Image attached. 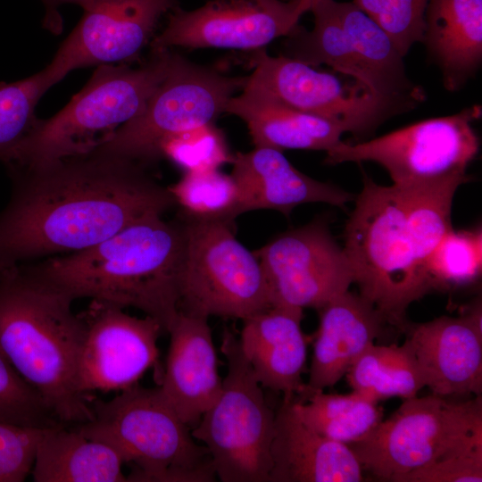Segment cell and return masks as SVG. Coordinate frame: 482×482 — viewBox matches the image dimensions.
I'll return each mask as SVG.
<instances>
[{"instance_id": "31", "label": "cell", "mask_w": 482, "mask_h": 482, "mask_svg": "<svg viewBox=\"0 0 482 482\" xmlns=\"http://www.w3.org/2000/svg\"><path fill=\"white\" fill-rule=\"evenodd\" d=\"M430 290H450L478 280L482 272V231L450 229L424 263Z\"/></svg>"}, {"instance_id": "4", "label": "cell", "mask_w": 482, "mask_h": 482, "mask_svg": "<svg viewBox=\"0 0 482 482\" xmlns=\"http://www.w3.org/2000/svg\"><path fill=\"white\" fill-rule=\"evenodd\" d=\"M353 201L343 245L353 283L390 325L403 330L408 307L431 290L402 193L363 174L362 188Z\"/></svg>"}, {"instance_id": "16", "label": "cell", "mask_w": 482, "mask_h": 482, "mask_svg": "<svg viewBox=\"0 0 482 482\" xmlns=\"http://www.w3.org/2000/svg\"><path fill=\"white\" fill-rule=\"evenodd\" d=\"M179 0H92L48 64L62 79L78 68L133 61Z\"/></svg>"}, {"instance_id": "7", "label": "cell", "mask_w": 482, "mask_h": 482, "mask_svg": "<svg viewBox=\"0 0 482 482\" xmlns=\"http://www.w3.org/2000/svg\"><path fill=\"white\" fill-rule=\"evenodd\" d=\"M220 351L227 374L216 402L191 430L208 450L221 482H269L275 412L245 359L238 337L225 328Z\"/></svg>"}, {"instance_id": "8", "label": "cell", "mask_w": 482, "mask_h": 482, "mask_svg": "<svg viewBox=\"0 0 482 482\" xmlns=\"http://www.w3.org/2000/svg\"><path fill=\"white\" fill-rule=\"evenodd\" d=\"M482 439L481 395L450 402L431 394L403 399L368 435L349 445L363 471L383 481L406 474Z\"/></svg>"}, {"instance_id": "13", "label": "cell", "mask_w": 482, "mask_h": 482, "mask_svg": "<svg viewBox=\"0 0 482 482\" xmlns=\"http://www.w3.org/2000/svg\"><path fill=\"white\" fill-rule=\"evenodd\" d=\"M254 253L271 306L318 310L354 282L344 248L323 220L286 231Z\"/></svg>"}, {"instance_id": "39", "label": "cell", "mask_w": 482, "mask_h": 482, "mask_svg": "<svg viewBox=\"0 0 482 482\" xmlns=\"http://www.w3.org/2000/svg\"><path fill=\"white\" fill-rule=\"evenodd\" d=\"M306 4L309 7V11L311 10L312 6L319 0H304Z\"/></svg>"}, {"instance_id": "23", "label": "cell", "mask_w": 482, "mask_h": 482, "mask_svg": "<svg viewBox=\"0 0 482 482\" xmlns=\"http://www.w3.org/2000/svg\"><path fill=\"white\" fill-rule=\"evenodd\" d=\"M225 112L246 124L254 146L328 151L345 130L321 116L292 108L266 92L247 85L232 96Z\"/></svg>"}, {"instance_id": "28", "label": "cell", "mask_w": 482, "mask_h": 482, "mask_svg": "<svg viewBox=\"0 0 482 482\" xmlns=\"http://www.w3.org/2000/svg\"><path fill=\"white\" fill-rule=\"evenodd\" d=\"M294 407L310 428L345 445L364 437L383 420L378 402L353 390L348 394L315 392L303 401L295 398Z\"/></svg>"}, {"instance_id": "33", "label": "cell", "mask_w": 482, "mask_h": 482, "mask_svg": "<svg viewBox=\"0 0 482 482\" xmlns=\"http://www.w3.org/2000/svg\"><path fill=\"white\" fill-rule=\"evenodd\" d=\"M161 156L186 172L220 169L231 162L234 155L229 150L223 133L212 123L171 137L162 144Z\"/></svg>"}, {"instance_id": "18", "label": "cell", "mask_w": 482, "mask_h": 482, "mask_svg": "<svg viewBox=\"0 0 482 482\" xmlns=\"http://www.w3.org/2000/svg\"><path fill=\"white\" fill-rule=\"evenodd\" d=\"M167 333L170 345L159 387L179 418L195 427L222 389L212 328L208 319L179 312Z\"/></svg>"}, {"instance_id": "9", "label": "cell", "mask_w": 482, "mask_h": 482, "mask_svg": "<svg viewBox=\"0 0 482 482\" xmlns=\"http://www.w3.org/2000/svg\"><path fill=\"white\" fill-rule=\"evenodd\" d=\"M481 106L453 115L420 120L383 136L357 142L340 140L326 151L325 162H372L383 167L397 187L458 182L470 178L467 169L479 150L473 122Z\"/></svg>"}, {"instance_id": "34", "label": "cell", "mask_w": 482, "mask_h": 482, "mask_svg": "<svg viewBox=\"0 0 482 482\" xmlns=\"http://www.w3.org/2000/svg\"><path fill=\"white\" fill-rule=\"evenodd\" d=\"M0 422L41 428L63 425L55 419L38 392L17 373L1 352Z\"/></svg>"}, {"instance_id": "36", "label": "cell", "mask_w": 482, "mask_h": 482, "mask_svg": "<svg viewBox=\"0 0 482 482\" xmlns=\"http://www.w3.org/2000/svg\"><path fill=\"white\" fill-rule=\"evenodd\" d=\"M47 428L0 422V482L26 479L31 473L38 444Z\"/></svg>"}, {"instance_id": "14", "label": "cell", "mask_w": 482, "mask_h": 482, "mask_svg": "<svg viewBox=\"0 0 482 482\" xmlns=\"http://www.w3.org/2000/svg\"><path fill=\"white\" fill-rule=\"evenodd\" d=\"M308 11L304 0H211L192 11L178 6L150 46L258 50L289 36Z\"/></svg>"}, {"instance_id": "11", "label": "cell", "mask_w": 482, "mask_h": 482, "mask_svg": "<svg viewBox=\"0 0 482 482\" xmlns=\"http://www.w3.org/2000/svg\"><path fill=\"white\" fill-rule=\"evenodd\" d=\"M246 80L247 77L225 75L174 53L167 76L144 110L92 152L146 167L162 159L161 147L171 137L214 123Z\"/></svg>"}, {"instance_id": "1", "label": "cell", "mask_w": 482, "mask_h": 482, "mask_svg": "<svg viewBox=\"0 0 482 482\" xmlns=\"http://www.w3.org/2000/svg\"><path fill=\"white\" fill-rule=\"evenodd\" d=\"M12 189L0 212V270L87 249L175 204L137 162L91 152L9 168Z\"/></svg>"}, {"instance_id": "24", "label": "cell", "mask_w": 482, "mask_h": 482, "mask_svg": "<svg viewBox=\"0 0 482 482\" xmlns=\"http://www.w3.org/2000/svg\"><path fill=\"white\" fill-rule=\"evenodd\" d=\"M423 42L445 88H461L482 61V0H429Z\"/></svg>"}, {"instance_id": "26", "label": "cell", "mask_w": 482, "mask_h": 482, "mask_svg": "<svg viewBox=\"0 0 482 482\" xmlns=\"http://www.w3.org/2000/svg\"><path fill=\"white\" fill-rule=\"evenodd\" d=\"M336 2L319 0L312 6L313 29L306 30L298 25L287 37L285 55L316 68L326 64L377 96L369 72L341 25Z\"/></svg>"}, {"instance_id": "19", "label": "cell", "mask_w": 482, "mask_h": 482, "mask_svg": "<svg viewBox=\"0 0 482 482\" xmlns=\"http://www.w3.org/2000/svg\"><path fill=\"white\" fill-rule=\"evenodd\" d=\"M309 378L298 401L336 385L360 354L389 324L366 298L350 289L334 296L318 310Z\"/></svg>"}, {"instance_id": "27", "label": "cell", "mask_w": 482, "mask_h": 482, "mask_svg": "<svg viewBox=\"0 0 482 482\" xmlns=\"http://www.w3.org/2000/svg\"><path fill=\"white\" fill-rule=\"evenodd\" d=\"M353 391L376 402L391 397L418 395L426 386L413 349L405 338L402 345H369L347 370Z\"/></svg>"}, {"instance_id": "35", "label": "cell", "mask_w": 482, "mask_h": 482, "mask_svg": "<svg viewBox=\"0 0 482 482\" xmlns=\"http://www.w3.org/2000/svg\"><path fill=\"white\" fill-rule=\"evenodd\" d=\"M429 0H353L390 37L402 56L423 42Z\"/></svg>"}, {"instance_id": "37", "label": "cell", "mask_w": 482, "mask_h": 482, "mask_svg": "<svg viewBox=\"0 0 482 482\" xmlns=\"http://www.w3.org/2000/svg\"><path fill=\"white\" fill-rule=\"evenodd\" d=\"M482 444L454 451L403 476L399 482H481Z\"/></svg>"}, {"instance_id": "21", "label": "cell", "mask_w": 482, "mask_h": 482, "mask_svg": "<svg viewBox=\"0 0 482 482\" xmlns=\"http://www.w3.org/2000/svg\"><path fill=\"white\" fill-rule=\"evenodd\" d=\"M303 310L271 306L243 320L241 350L262 388L298 399L305 383L303 373L308 338L301 322Z\"/></svg>"}, {"instance_id": "12", "label": "cell", "mask_w": 482, "mask_h": 482, "mask_svg": "<svg viewBox=\"0 0 482 482\" xmlns=\"http://www.w3.org/2000/svg\"><path fill=\"white\" fill-rule=\"evenodd\" d=\"M245 85L296 110L338 123L356 137L367 136L399 111L353 79L319 71L294 58L255 50Z\"/></svg>"}, {"instance_id": "38", "label": "cell", "mask_w": 482, "mask_h": 482, "mask_svg": "<svg viewBox=\"0 0 482 482\" xmlns=\"http://www.w3.org/2000/svg\"><path fill=\"white\" fill-rule=\"evenodd\" d=\"M46 14L44 18V27L50 29L53 33H59L62 29V19L58 13V8L64 4H74L86 9L92 0H42Z\"/></svg>"}, {"instance_id": "22", "label": "cell", "mask_w": 482, "mask_h": 482, "mask_svg": "<svg viewBox=\"0 0 482 482\" xmlns=\"http://www.w3.org/2000/svg\"><path fill=\"white\" fill-rule=\"evenodd\" d=\"M295 398L283 399L275 412L269 482L362 481L363 470L349 445L306 426L294 407Z\"/></svg>"}, {"instance_id": "2", "label": "cell", "mask_w": 482, "mask_h": 482, "mask_svg": "<svg viewBox=\"0 0 482 482\" xmlns=\"http://www.w3.org/2000/svg\"><path fill=\"white\" fill-rule=\"evenodd\" d=\"M185 253L183 221L154 213L87 249L30 267L74 300L136 308L168 332L179 313Z\"/></svg>"}, {"instance_id": "25", "label": "cell", "mask_w": 482, "mask_h": 482, "mask_svg": "<svg viewBox=\"0 0 482 482\" xmlns=\"http://www.w3.org/2000/svg\"><path fill=\"white\" fill-rule=\"evenodd\" d=\"M124 464L109 445L58 425L39 442L30 474L34 482H124Z\"/></svg>"}, {"instance_id": "20", "label": "cell", "mask_w": 482, "mask_h": 482, "mask_svg": "<svg viewBox=\"0 0 482 482\" xmlns=\"http://www.w3.org/2000/svg\"><path fill=\"white\" fill-rule=\"evenodd\" d=\"M231 176L240 191L241 212L274 210L288 216L302 204L321 203L345 208L355 196L297 170L282 151L254 146L233 156Z\"/></svg>"}, {"instance_id": "3", "label": "cell", "mask_w": 482, "mask_h": 482, "mask_svg": "<svg viewBox=\"0 0 482 482\" xmlns=\"http://www.w3.org/2000/svg\"><path fill=\"white\" fill-rule=\"evenodd\" d=\"M73 301L30 266L0 270V352L69 426L94 416L77 386L83 322Z\"/></svg>"}, {"instance_id": "15", "label": "cell", "mask_w": 482, "mask_h": 482, "mask_svg": "<svg viewBox=\"0 0 482 482\" xmlns=\"http://www.w3.org/2000/svg\"><path fill=\"white\" fill-rule=\"evenodd\" d=\"M83 337L77 368L80 394L121 391L158 366V338L163 331L153 318H138L123 308L91 300L79 313Z\"/></svg>"}, {"instance_id": "29", "label": "cell", "mask_w": 482, "mask_h": 482, "mask_svg": "<svg viewBox=\"0 0 482 482\" xmlns=\"http://www.w3.org/2000/svg\"><path fill=\"white\" fill-rule=\"evenodd\" d=\"M168 189L184 218L234 224L242 214L237 184L220 169L186 171Z\"/></svg>"}, {"instance_id": "10", "label": "cell", "mask_w": 482, "mask_h": 482, "mask_svg": "<svg viewBox=\"0 0 482 482\" xmlns=\"http://www.w3.org/2000/svg\"><path fill=\"white\" fill-rule=\"evenodd\" d=\"M183 219L186 253L179 312L243 320L271 307L262 265L236 237L234 224Z\"/></svg>"}, {"instance_id": "6", "label": "cell", "mask_w": 482, "mask_h": 482, "mask_svg": "<svg viewBox=\"0 0 482 482\" xmlns=\"http://www.w3.org/2000/svg\"><path fill=\"white\" fill-rule=\"evenodd\" d=\"M174 52L152 50L137 68L99 65L86 86L54 116L38 120L7 168H29L91 153L138 115L167 76Z\"/></svg>"}, {"instance_id": "5", "label": "cell", "mask_w": 482, "mask_h": 482, "mask_svg": "<svg viewBox=\"0 0 482 482\" xmlns=\"http://www.w3.org/2000/svg\"><path fill=\"white\" fill-rule=\"evenodd\" d=\"M93 419L71 425L114 448L132 465L127 481L212 482L211 455L199 445L161 388L138 383L90 403Z\"/></svg>"}, {"instance_id": "30", "label": "cell", "mask_w": 482, "mask_h": 482, "mask_svg": "<svg viewBox=\"0 0 482 482\" xmlns=\"http://www.w3.org/2000/svg\"><path fill=\"white\" fill-rule=\"evenodd\" d=\"M60 80L47 65L27 79L0 84V161L4 164L37 123L35 110L39 99Z\"/></svg>"}, {"instance_id": "17", "label": "cell", "mask_w": 482, "mask_h": 482, "mask_svg": "<svg viewBox=\"0 0 482 482\" xmlns=\"http://www.w3.org/2000/svg\"><path fill=\"white\" fill-rule=\"evenodd\" d=\"M481 309L479 300L458 317L444 315L404 325L403 331L433 395H481Z\"/></svg>"}, {"instance_id": "32", "label": "cell", "mask_w": 482, "mask_h": 482, "mask_svg": "<svg viewBox=\"0 0 482 482\" xmlns=\"http://www.w3.org/2000/svg\"><path fill=\"white\" fill-rule=\"evenodd\" d=\"M461 186L450 182L416 187H396L402 193L409 227L424 263L444 236L453 229V201Z\"/></svg>"}]
</instances>
